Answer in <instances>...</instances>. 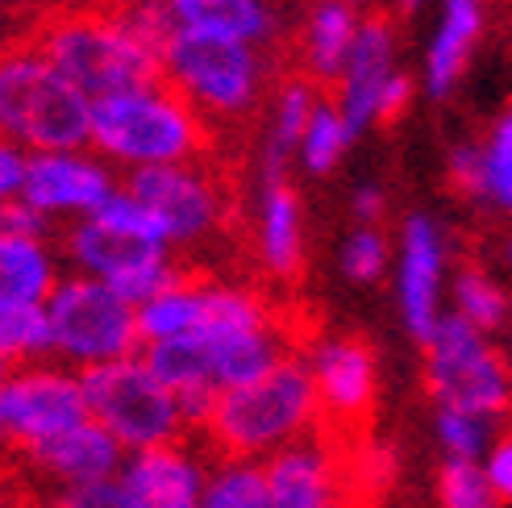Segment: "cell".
<instances>
[{
	"mask_svg": "<svg viewBox=\"0 0 512 508\" xmlns=\"http://www.w3.org/2000/svg\"><path fill=\"white\" fill-rule=\"evenodd\" d=\"M504 254H508V263H512V242H508V250H504Z\"/></svg>",
	"mask_w": 512,
	"mask_h": 508,
	"instance_id": "37",
	"label": "cell"
},
{
	"mask_svg": "<svg viewBox=\"0 0 512 508\" xmlns=\"http://www.w3.org/2000/svg\"><path fill=\"white\" fill-rule=\"evenodd\" d=\"M121 467H125V446L96 421H84L80 429H71V434L46 442V446L9 454L13 496L105 484V479L121 475Z\"/></svg>",
	"mask_w": 512,
	"mask_h": 508,
	"instance_id": "11",
	"label": "cell"
},
{
	"mask_svg": "<svg viewBox=\"0 0 512 508\" xmlns=\"http://www.w3.org/2000/svg\"><path fill=\"white\" fill-rule=\"evenodd\" d=\"M80 379H84L92 421L105 425L109 434L125 446V454L192 438L184 409H179V396L155 371H150V363L142 359V354L80 371Z\"/></svg>",
	"mask_w": 512,
	"mask_h": 508,
	"instance_id": "6",
	"label": "cell"
},
{
	"mask_svg": "<svg viewBox=\"0 0 512 508\" xmlns=\"http://www.w3.org/2000/svg\"><path fill=\"white\" fill-rule=\"evenodd\" d=\"M483 171H488V200L500 213H512V109L483 142Z\"/></svg>",
	"mask_w": 512,
	"mask_h": 508,
	"instance_id": "27",
	"label": "cell"
},
{
	"mask_svg": "<svg viewBox=\"0 0 512 508\" xmlns=\"http://www.w3.org/2000/svg\"><path fill=\"white\" fill-rule=\"evenodd\" d=\"M496 421L475 417L463 409H438V442L446 450V459H463V463H479L488 459L496 446Z\"/></svg>",
	"mask_w": 512,
	"mask_h": 508,
	"instance_id": "24",
	"label": "cell"
},
{
	"mask_svg": "<svg viewBox=\"0 0 512 508\" xmlns=\"http://www.w3.org/2000/svg\"><path fill=\"white\" fill-rule=\"evenodd\" d=\"M483 471H488V479H492L496 500H500V504H512V425L500 429L492 454L483 459Z\"/></svg>",
	"mask_w": 512,
	"mask_h": 508,
	"instance_id": "30",
	"label": "cell"
},
{
	"mask_svg": "<svg viewBox=\"0 0 512 508\" xmlns=\"http://www.w3.org/2000/svg\"><path fill=\"white\" fill-rule=\"evenodd\" d=\"M17 508H138V504L121 488V479H105V484H80V488L17 496Z\"/></svg>",
	"mask_w": 512,
	"mask_h": 508,
	"instance_id": "26",
	"label": "cell"
},
{
	"mask_svg": "<svg viewBox=\"0 0 512 508\" xmlns=\"http://www.w3.org/2000/svg\"><path fill=\"white\" fill-rule=\"evenodd\" d=\"M200 508H271V488L263 463L250 459H213L209 488Z\"/></svg>",
	"mask_w": 512,
	"mask_h": 508,
	"instance_id": "22",
	"label": "cell"
},
{
	"mask_svg": "<svg viewBox=\"0 0 512 508\" xmlns=\"http://www.w3.org/2000/svg\"><path fill=\"white\" fill-rule=\"evenodd\" d=\"M59 288L55 254L38 238H0V304H50Z\"/></svg>",
	"mask_w": 512,
	"mask_h": 508,
	"instance_id": "20",
	"label": "cell"
},
{
	"mask_svg": "<svg viewBox=\"0 0 512 508\" xmlns=\"http://www.w3.org/2000/svg\"><path fill=\"white\" fill-rule=\"evenodd\" d=\"M442 238L429 217H408L400 234V313L408 334L421 342V350L433 342L442 325L438 313V288H442Z\"/></svg>",
	"mask_w": 512,
	"mask_h": 508,
	"instance_id": "15",
	"label": "cell"
},
{
	"mask_svg": "<svg viewBox=\"0 0 512 508\" xmlns=\"http://www.w3.org/2000/svg\"><path fill=\"white\" fill-rule=\"evenodd\" d=\"M425 392L438 409L504 421L512 413V354L450 313L425 346Z\"/></svg>",
	"mask_w": 512,
	"mask_h": 508,
	"instance_id": "5",
	"label": "cell"
},
{
	"mask_svg": "<svg viewBox=\"0 0 512 508\" xmlns=\"http://www.w3.org/2000/svg\"><path fill=\"white\" fill-rule=\"evenodd\" d=\"M213 450L200 438H179L167 446H150L125 454L121 488L138 508H200L209 488Z\"/></svg>",
	"mask_w": 512,
	"mask_h": 508,
	"instance_id": "12",
	"label": "cell"
},
{
	"mask_svg": "<svg viewBox=\"0 0 512 508\" xmlns=\"http://www.w3.org/2000/svg\"><path fill=\"white\" fill-rule=\"evenodd\" d=\"M121 5H146V0H121Z\"/></svg>",
	"mask_w": 512,
	"mask_h": 508,
	"instance_id": "36",
	"label": "cell"
},
{
	"mask_svg": "<svg viewBox=\"0 0 512 508\" xmlns=\"http://www.w3.org/2000/svg\"><path fill=\"white\" fill-rule=\"evenodd\" d=\"M383 267H388V234L375 225H358L342 246V271L354 284H375Z\"/></svg>",
	"mask_w": 512,
	"mask_h": 508,
	"instance_id": "28",
	"label": "cell"
},
{
	"mask_svg": "<svg viewBox=\"0 0 512 508\" xmlns=\"http://www.w3.org/2000/svg\"><path fill=\"white\" fill-rule=\"evenodd\" d=\"M5 50H30L46 59L63 80H71L88 100H105L130 88L163 84V50L150 46L113 0L84 5H50L9 13Z\"/></svg>",
	"mask_w": 512,
	"mask_h": 508,
	"instance_id": "1",
	"label": "cell"
},
{
	"mask_svg": "<svg viewBox=\"0 0 512 508\" xmlns=\"http://www.w3.org/2000/svg\"><path fill=\"white\" fill-rule=\"evenodd\" d=\"M50 334H55V359L67 367H105L142 354L138 309L121 300L105 279L67 275L46 304Z\"/></svg>",
	"mask_w": 512,
	"mask_h": 508,
	"instance_id": "7",
	"label": "cell"
},
{
	"mask_svg": "<svg viewBox=\"0 0 512 508\" xmlns=\"http://www.w3.org/2000/svg\"><path fill=\"white\" fill-rule=\"evenodd\" d=\"M321 425L325 417H321L317 379L309 371V359L296 354V359H284L254 384L221 392L200 442L213 450V459L267 463L284 446L313 438Z\"/></svg>",
	"mask_w": 512,
	"mask_h": 508,
	"instance_id": "2",
	"label": "cell"
},
{
	"mask_svg": "<svg viewBox=\"0 0 512 508\" xmlns=\"http://www.w3.org/2000/svg\"><path fill=\"white\" fill-rule=\"evenodd\" d=\"M92 146L134 171L217 159L200 113L167 80L92 100Z\"/></svg>",
	"mask_w": 512,
	"mask_h": 508,
	"instance_id": "3",
	"label": "cell"
},
{
	"mask_svg": "<svg viewBox=\"0 0 512 508\" xmlns=\"http://www.w3.org/2000/svg\"><path fill=\"white\" fill-rule=\"evenodd\" d=\"M354 213L363 217V225H375V230H383V192L379 188H363L354 196Z\"/></svg>",
	"mask_w": 512,
	"mask_h": 508,
	"instance_id": "34",
	"label": "cell"
},
{
	"mask_svg": "<svg viewBox=\"0 0 512 508\" xmlns=\"http://www.w3.org/2000/svg\"><path fill=\"white\" fill-rule=\"evenodd\" d=\"M113 192H117V180L96 155L63 150V155H30V171H25V188L17 200L34 205L46 217L55 213L92 217Z\"/></svg>",
	"mask_w": 512,
	"mask_h": 508,
	"instance_id": "13",
	"label": "cell"
},
{
	"mask_svg": "<svg viewBox=\"0 0 512 508\" xmlns=\"http://www.w3.org/2000/svg\"><path fill=\"white\" fill-rule=\"evenodd\" d=\"M421 5V0H392V9H396V17H408V13H413Z\"/></svg>",
	"mask_w": 512,
	"mask_h": 508,
	"instance_id": "35",
	"label": "cell"
},
{
	"mask_svg": "<svg viewBox=\"0 0 512 508\" xmlns=\"http://www.w3.org/2000/svg\"><path fill=\"white\" fill-rule=\"evenodd\" d=\"M167 5L179 30L213 34V38L246 42V46L267 42L275 25L267 0H167Z\"/></svg>",
	"mask_w": 512,
	"mask_h": 508,
	"instance_id": "18",
	"label": "cell"
},
{
	"mask_svg": "<svg viewBox=\"0 0 512 508\" xmlns=\"http://www.w3.org/2000/svg\"><path fill=\"white\" fill-rule=\"evenodd\" d=\"M408 96H413V80L396 71V80L388 84V92H383V105H379L375 125H383V130H392V125H396V121L408 113Z\"/></svg>",
	"mask_w": 512,
	"mask_h": 508,
	"instance_id": "33",
	"label": "cell"
},
{
	"mask_svg": "<svg viewBox=\"0 0 512 508\" xmlns=\"http://www.w3.org/2000/svg\"><path fill=\"white\" fill-rule=\"evenodd\" d=\"M354 446L317 429L313 438L284 446L263 463L271 508H363V488L354 475Z\"/></svg>",
	"mask_w": 512,
	"mask_h": 508,
	"instance_id": "9",
	"label": "cell"
},
{
	"mask_svg": "<svg viewBox=\"0 0 512 508\" xmlns=\"http://www.w3.org/2000/svg\"><path fill=\"white\" fill-rule=\"evenodd\" d=\"M392 42H396V9L367 13L363 30H358V42H354V55L346 63V75H342V84L334 92L350 134H358L363 125H371L379 117L383 92H388V84L396 80Z\"/></svg>",
	"mask_w": 512,
	"mask_h": 508,
	"instance_id": "14",
	"label": "cell"
},
{
	"mask_svg": "<svg viewBox=\"0 0 512 508\" xmlns=\"http://www.w3.org/2000/svg\"><path fill=\"white\" fill-rule=\"evenodd\" d=\"M59 246H63L67 259L80 267V275L105 279V284H113V279H121L125 271H134V267H142L150 259H159V254H167V246L142 242V238H130V234H117V230H109V225L96 221V217L71 221L67 230L59 234Z\"/></svg>",
	"mask_w": 512,
	"mask_h": 508,
	"instance_id": "17",
	"label": "cell"
},
{
	"mask_svg": "<svg viewBox=\"0 0 512 508\" xmlns=\"http://www.w3.org/2000/svg\"><path fill=\"white\" fill-rule=\"evenodd\" d=\"M0 121L9 142L34 155H63L92 142V100L30 50H5Z\"/></svg>",
	"mask_w": 512,
	"mask_h": 508,
	"instance_id": "4",
	"label": "cell"
},
{
	"mask_svg": "<svg viewBox=\"0 0 512 508\" xmlns=\"http://www.w3.org/2000/svg\"><path fill=\"white\" fill-rule=\"evenodd\" d=\"M317 379L325 434L338 442H367L371 413H375V350L358 334L317 338V346L304 354Z\"/></svg>",
	"mask_w": 512,
	"mask_h": 508,
	"instance_id": "10",
	"label": "cell"
},
{
	"mask_svg": "<svg viewBox=\"0 0 512 508\" xmlns=\"http://www.w3.org/2000/svg\"><path fill=\"white\" fill-rule=\"evenodd\" d=\"M254 250L259 271L279 288H296L304 271V242H300V200L284 171L263 175V205L254 225Z\"/></svg>",
	"mask_w": 512,
	"mask_h": 508,
	"instance_id": "16",
	"label": "cell"
},
{
	"mask_svg": "<svg viewBox=\"0 0 512 508\" xmlns=\"http://www.w3.org/2000/svg\"><path fill=\"white\" fill-rule=\"evenodd\" d=\"M446 184L463 200H488V171H483V146H454L446 163Z\"/></svg>",
	"mask_w": 512,
	"mask_h": 508,
	"instance_id": "29",
	"label": "cell"
},
{
	"mask_svg": "<svg viewBox=\"0 0 512 508\" xmlns=\"http://www.w3.org/2000/svg\"><path fill=\"white\" fill-rule=\"evenodd\" d=\"M25 171H30V150L17 142H5V150H0V192H5V200L21 196Z\"/></svg>",
	"mask_w": 512,
	"mask_h": 508,
	"instance_id": "32",
	"label": "cell"
},
{
	"mask_svg": "<svg viewBox=\"0 0 512 508\" xmlns=\"http://www.w3.org/2000/svg\"><path fill=\"white\" fill-rule=\"evenodd\" d=\"M0 359L5 371L59 363L46 304H0Z\"/></svg>",
	"mask_w": 512,
	"mask_h": 508,
	"instance_id": "21",
	"label": "cell"
},
{
	"mask_svg": "<svg viewBox=\"0 0 512 508\" xmlns=\"http://www.w3.org/2000/svg\"><path fill=\"white\" fill-rule=\"evenodd\" d=\"M92 421L84 379L67 363H38L5 371L0 384V429H5L9 454L46 446L71 429Z\"/></svg>",
	"mask_w": 512,
	"mask_h": 508,
	"instance_id": "8",
	"label": "cell"
},
{
	"mask_svg": "<svg viewBox=\"0 0 512 508\" xmlns=\"http://www.w3.org/2000/svg\"><path fill=\"white\" fill-rule=\"evenodd\" d=\"M5 234H17V238H46L50 234V217L38 213L34 205L25 200H5Z\"/></svg>",
	"mask_w": 512,
	"mask_h": 508,
	"instance_id": "31",
	"label": "cell"
},
{
	"mask_svg": "<svg viewBox=\"0 0 512 508\" xmlns=\"http://www.w3.org/2000/svg\"><path fill=\"white\" fill-rule=\"evenodd\" d=\"M438 504L442 508H500L483 463H463V459H442Z\"/></svg>",
	"mask_w": 512,
	"mask_h": 508,
	"instance_id": "25",
	"label": "cell"
},
{
	"mask_svg": "<svg viewBox=\"0 0 512 508\" xmlns=\"http://www.w3.org/2000/svg\"><path fill=\"white\" fill-rule=\"evenodd\" d=\"M483 13H488V0H446V13L438 25V38L429 46V67H425V84L429 96H446L458 75L467 71L471 46L483 34Z\"/></svg>",
	"mask_w": 512,
	"mask_h": 508,
	"instance_id": "19",
	"label": "cell"
},
{
	"mask_svg": "<svg viewBox=\"0 0 512 508\" xmlns=\"http://www.w3.org/2000/svg\"><path fill=\"white\" fill-rule=\"evenodd\" d=\"M350 125L342 117V105L334 100V92H325L321 96V105L309 121V134H304L300 142V159H304V171L309 175H329L334 171V163L342 159V150L350 142Z\"/></svg>",
	"mask_w": 512,
	"mask_h": 508,
	"instance_id": "23",
	"label": "cell"
}]
</instances>
